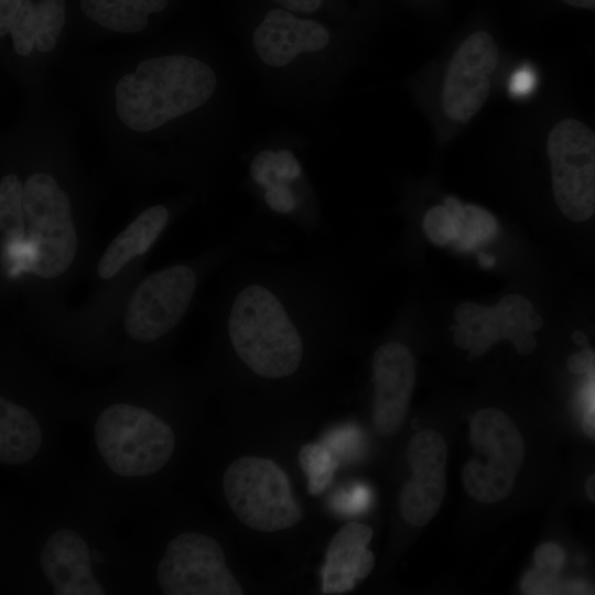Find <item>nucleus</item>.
<instances>
[{
	"instance_id": "obj_1",
	"label": "nucleus",
	"mask_w": 595,
	"mask_h": 595,
	"mask_svg": "<svg viewBox=\"0 0 595 595\" xmlns=\"http://www.w3.org/2000/svg\"><path fill=\"white\" fill-rule=\"evenodd\" d=\"M216 86L214 71L198 58L151 57L116 85L117 115L128 128L148 132L205 105Z\"/></svg>"
},
{
	"instance_id": "obj_2",
	"label": "nucleus",
	"mask_w": 595,
	"mask_h": 595,
	"mask_svg": "<svg viewBox=\"0 0 595 595\" xmlns=\"http://www.w3.org/2000/svg\"><path fill=\"white\" fill-rule=\"evenodd\" d=\"M298 326L281 298L262 284L238 292L227 322L237 356L267 379L286 378L299 369L304 344Z\"/></svg>"
},
{
	"instance_id": "obj_3",
	"label": "nucleus",
	"mask_w": 595,
	"mask_h": 595,
	"mask_svg": "<svg viewBox=\"0 0 595 595\" xmlns=\"http://www.w3.org/2000/svg\"><path fill=\"white\" fill-rule=\"evenodd\" d=\"M22 206L26 228L21 270L43 279L62 275L77 251L67 195L51 175L34 173L23 184Z\"/></svg>"
},
{
	"instance_id": "obj_4",
	"label": "nucleus",
	"mask_w": 595,
	"mask_h": 595,
	"mask_svg": "<svg viewBox=\"0 0 595 595\" xmlns=\"http://www.w3.org/2000/svg\"><path fill=\"white\" fill-rule=\"evenodd\" d=\"M97 450L112 473L122 477L150 476L171 459L175 436L171 426L148 409L113 403L96 420Z\"/></svg>"
},
{
	"instance_id": "obj_5",
	"label": "nucleus",
	"mask_w": 595,
	"mask_h": 595,
	"mask_svg": "<svg viewBox=\"0 0 595 595\" xmlns=\"http://www.w3.org/2000/svg\"><path fill=\"white\" fill-rule=\"evenodd\" d=\"M223 488L234 515L250 529L280 531L303 518L288 475L270 458L242 456L235 459L225 470Z\"/></svg>"
},
{
	"instance_id": "obj_6",
	"label": "nucleus",
	"mask_w": 595,
	"mask_h": 595,
	"mask_svg": "<svg viewBox=\"0 0 595 595\" xmlns=\"http://www.w3.org/2000/svg\"><path fill=\"white\" fill-rule=\"evenodd\" d=\"M469 440L476 455L462 469L463 486L479 502H498L512 490L523 463L522 435L504 411L484 408L470 418Z\"/></svg>"
},
{
	"instance_id": "obj_7",
	"label": "nucleus",
	"mask_w": 595,
	"mask_h": 595,
	"mask_svg": "<svg viewBox=\"0 0 595 595\" xmlns=\"http://www.w3.org/2000/svg\"><path fill=\"white\" fill-rule=\"evenodd\" d=\"M556 206L569 219L595 215V133L582 121L560 120L547 139Z\"/></svg>"
},
{
	"instance_id": "obj_8",
	"label": "nucleus",
	"mask_w": 595,
	"mask_h": 595,
	"mask_svg": "<svg viewBox=\"0 0 595 595\" xmlns=\"http://www.w3.org/2000/svg\"><path fill=\"white\" fill-rule=\"evenodd\" d=\"M164 595H242L244 589L226 564L214 538L183 532L172 539L156 567Z\"/></svg>"
},
{
	"instance_id": "obj_9",
	"label": "nucleus",
	"mask_w": 595,
	"mask_h": 595,
	"mask_svg": "<svg viewBox=\"0 0 595 595\" xmlns=\"http://www.w3.org/2000/svg\"><path fill=\"white\" fill-rule=\"evenodd\" d=\"M196 282L194 271L185 264L148 275L127 304L128 336L136 342L151 343L171 331L190 306Z\"/></svg>"
},
{
	"instance_id": "obj_10",
	"label": "nucleus",
	"mask_w": 595,
	"mask_h": 595,
	"mask_svg": "<svg viewBox=\"0 0 595 595\" xmlns=\"http://www.w3.org/2000/svg\"><path fill=\"white\" fill-rule=\"evenodd\" d=\"M499 62V50L494 37L477 31L456 48L445 72L441 104L445 116L465 122L485 104L491 76Z\"/></svg>"
},
{
	"instance_id": "obj_11",
	"label": "nucleus",
	"mask_w": 595,
	"mask_h": 595,
	"mask_svg": "<svg viewBox=\"0 0 595 595\" xmlns=\"http://www.w3.org/2000/svg\"><path fill=\"white\" fill-rule=\"evenodd\" d=\"M333 32L321 21L281 7L270 9L252 32L259 61L271 69H285L306 56L326 52Z\"/></svg>"
},
{
	"instance_id": "obj_12",
	"label": "nucleus",
	"mask_w": 595,
	"mask_h": 595,
	"mask_svg": "<svg viewBox=\"0 0 595 595\" xmlns=\"http://www.w3.org/2000/svg\"><path fill=\"white\" fill-rule=\"evenodd\" d=\"M407 459L411 477L400 493V512L407 523L423 527L437 513L445 495L444 437L434 430L416 432L408 444Z\"/></svg>"
},
{
	"instance_id": "obj_13",
	"label": "nucleus",
	"mask_w": 595,
	"mask_h": 595,
	"mask_svg": "<svg viewBox=\"0 0 595 595\" xmlns=\"http://www.w3.org/2000/svg\"><path fill=\"white\" fill-rule=\"evenodd\" d=\"M371 371L374 428L379 435L391 436L404 421L414 388L413 355L401 343H385L372 356Z\"/></svg>"
},
{
	"instance_id": "obj_14",
	"label": "nucleus",
	"mask_w": 595,
	"mask_h": 595,
	"mask_svg": "<svg viewBox=\"0 0 595 595\" xmlns=\"http://www.w3.org/2000/svg\"><path fill=\"white\" fill-rule=\"evenodd\" d=\"M40 564L56 595L106 594L93 574L87 543L72 529H61L48 537Z\"/></svg>"
},
{
	"instance_id": "obj_15",
	"label": "nucleus",
	"mask_w": 595,
	"mask_h": 595,
	"mask_svg": "<svg viewBox=\"0 0 595 595\" xmlns=\"http://www.w3.org/2000/svg\"><path fill=\"white\" fill-rule=\"evenodd\" d=\"M372 529L360 522L344 524L331 539L321 572L324 594L353 591L371 573L375 555L368 549Z\"/></svg>"
},
{
	"instance_id": "obj_16",
	"label": "nucleus",
	"mask_w": 595,
	"mask_h": 595,
	"mask_svg": "<svg viewBox=\"0 0 595 595\" xmlns=\"http://www.w3.org/2000/svg\"><path fill=\"white\" fill-rule=\"evenodd\" d=\"M303 174L301 162L286 148L263 149L250 163L252 181L262 187L263 199L274 213L288 215L295 210L298 198L292 184Z\"/></svg>"
},
{
	"instance_id": "obj_17",
	"label": "nucleus",
	"mask_w": 595,
	"mask_h": 595,
	"mask_svg": "<svg viewBox=\"0 0 595 595\" xmlns=\"http://www.w3.org/2000/svg\"><path fill=\"white\" fill-rule=\"evenodd\" d=\"M167 219L169 212L163 205L142 212L107 247L97 267L99 278L111 279L130 260L145 253L164 229Z\"/></svg>"
},
{
	"instance_id": "obj_18",
	"label": "nucleus",
	"mask_w": 595,
	"mask_h": 595,
	"mask_svg": "<svg viewBox=\"0 0 595 595\" xmlns=\"http://www.w3.org/2000/svg\"><path fill=\"white\" fill-rule=\"evenodd\" d=\"M42 445V431L24 407L0 399V462L13 466L31 461Z\"/></svg>"
},
{
	"instance_id": "obj_19",
	"label": "nucleus",
	"mask_w": 595,
	"mask_h": 595,
	"mask_svg": "<svg viewBox=\"0 0 595 595\" xmlns=\"http://www.w3.org/2000/svg\"><path fill=\"white\" fill-rule=\"evenodd\" d=\"M169 0H80L83 13L99 25L119 33L142 31L151 13L162 11Z\"/></svg>"
},
{
	"instance_id": "obj_20",
	"label": "nucleus",
	"mask_w": 595,
	"mask_h": 595,
	"mask_svg": "<svg viewBox=\"0 0 595 595\" xmlns=\"http://www.w3.org/2000/svg\"><path fill=\"white\" fill-rule=\"evenodd\" d=\"M23 185L14 174L2 177L0 184V230L2 259L13 273L21 271V255L25 226L22 206Z\"/></svg>"
},
{
	"instance_id": "obj_21",
	"label": "nucleus",
	"mask_w": 595,
	"mask_h": 595,
	"mask_svg": "<svg viewBox=\"0 0 595 595\" xmlns=\"http://www.w3.org/2000/svg\"><path fill=\"white\" fill-rule=\"evenodd\" d=\"M499 338L510 340L521 354L536 348L533 333L543 325L542 318L524 296L509 294L493 307Z\"/></svg>"
},
{
	"instance_id": "obj_22",
	"label": "nucleus",
	"mask_w": 595,
	"mask_h": 595,
	"mask_svg": "<svg viewBox=\"0 0 595 595\" xmlns=\"http://www.w3.org/2000/svg\"><path fill=\"white\" fill-rule=\"evenodd\" d=\"M454 317L455 344L472 355H482L500 340L493 307L465 302L455 309Z\"/></svg>"
},
{
	"instance_id": "obj_23",
	"label": "nucleus",
	"mask_w": 595,
	"mask_h": 595,
	"mask_svg": "<svg viewBox=\"0 0 595 595\" xmlns=\"http://www.w3.org/2000/svg\"><path fill=\"white\" fill-rule=\"evenodd\" d=\"M299 463L307 477V491L317 496L331 485L339 459L323 444L307 443L299 451Z\"/></svg>"
},
{
	"instance_id": "obj_24",
	"label": "nucleus",
	"mask_w": 595,
	"mask_h": 595,
	"mask_svg": "<svg viewBox=\"0 0 595 595\" xmlns=\"http://www.w3.org/2000/svg\"><path fill=\"white\" fill-rule=\"evenodd\" d=\"M497 230L498 223L493 214L477 205L466 204L454 244L463 250H470L491 240Z\"/></svg>"
},
{
	"instance_id": "obj_25",
	"label": "nucleus",
	"mask_w": 595,
	"mask_h": 595,
	"mask_svg": "<svg viewBox=\"0 0 595 595\" xmlns=\"http://www.w3.org/2000/svg\"><path fill=\"white\" fill-rule=\"evenodd\" d=\"M64 0H41L35 4V48L48 52L54 48L65 23Z\"/></svg>"
},
{
	"instance_id": "obj_26",
	"label": "nucleus",
	"mask_w": 595,
	"mask_h": 595,
	"mask_svg": "<svg viewBox=\"0 0 595 595\" xmlns=\"http://www.w3.org/2000/svg\"><path fill=\"white\" fill-rule=\"evenodd\" d=\"M458 228V221L444 205L431 207L422 219V229L426 238L436 246L454 244Z\"/></svg>"
},
{
	"instance_id": "obj_27",
	"label": "nucleus",
	"mask_w": 595,
	"mask_h": 595,
	"mask_svg": "<svg viewBox=\"0 0 595 595\" xmlns=\"http://www.w3.org/2000/svg\"><path fill=\"white\" fill-rule=\"evenodd\" d=\"M34 15L35 4L23 0L10 29L13 48L19 55L26 56L35 47Z\"/></svg>"
},
{
	"instance_id": "obj_28",
	"label": "nucleus",
	"mask_w": 595,
	"mask_h": 595,
	"mask_svg": "<svg viewBox=\"0 0 595 595\" xmlns=\"http://www.w3.org/2000/svg\"><path fill=\"white\" fill-rule=\"evenodd\" d=\"M534 563V569L538 572L549 577L558 578L564 563L563 549L552 542L544 543L536 550Z\"/></svg>"
},
{
	"instance_id": "obj_29",
	"label": "nucleus",
	"mask_w": 595,
	"mask_h": 595,
	"mask_svg": "<svg viewBox=\"0 0 595 595\" xmlns=\"http://www.w3.org/2000/svg\"><path fill=\"white\" fill-rule=\"evenodd\" d=\"M370 491L367 486L357 484L346 491L338 493L333 501L336 510L346 515H356L367 509Z\"/></svg>"
},
{
	"instance_id": "obj_30",
	"label": "nucleus",
	"mask_w": 595,
	"mask_h": 595,
	"mask_svg": "<svg viewBox=\"0 0 595 595\" xmlns=\"http://www.w3.org/2000/svg\"><path fill=\"white\" fill-rule=\"evenodd\" d=\"M326 446L333 448L336 454L349 455L350 452H355L359 443V433L356 429L346 426L333 431L327 436Z\"/></svg>"
},
{
	"instance_id": "obj_31",
	"label": "nucleus",
	"mask_w": 595,
	"mask_h": 595,
	"mask_svg": "<svg viewBox=\"0 0 595 595\" xmlns=\"http://www.w3.org/2000/svg\"><path fill=\"white\" fill-rule=\"evenodd\" d=\"M560 582L541 574L536 569L528 572L522 581V591L526 594H558Z\"/></svg>"
},
{
	"instance_id": "obj_32",
	"label": "nucleus",
	"mask_w": 595,
	"mask_h": 595,
	"mask_svg": "<svg viewBox=\"0 0 595 595\" xmlns=\"http://www.w3.org/2000/svg\"><path fill=\"white\" fill-rule=\"evenodd\" d=\"M569 370L576 375H586L595 380V351L588 347L573 354L567 359Z\"/></svg>"
},
{
	"instance_id": "obj_33",
	"label": "nucleus",
	"mask_w": 595,
	"mask_h": 595,
	"mask_svg": "<svg viewBox=\"0 0 595 595\" xmlns=\"http://www.w3.org/2000/svg\"><path fill=\"white\" fill-rule=\"evenodd\" d=\"M536 77L530 67H521L516 71L509 83V90L513 96H524L531 91Z\"/></svg>"
},
{
	"instance_id": "obj_34",
	"label": "nucleus",
	"mask_w": 595,
	"mask_h": 595,
	"mask_svg": "<svg viewBox=\"0 0 595 595\" xmlns=\"http://www.w3.org/2000/svg\"><path fill=\"white\" fill-rule=\"evenodd\" d=\"M277 7H281L294 13L309 15L317 12L324 3V0H270Z\"/></svg>"
},
{
	"instance_id": "obj_35",
	"label": "nucleus",
	"mask_w": 595,
	"mask_h": 595,
	"mask_svg": "<svg viewBox=\"0 0 595 595\" xmlns=\"http://www.w3.org/2000/svg\"><path fill=\"white\" fill-rule=\"evenodd\" d=\"M23 0H0V35L10 32L13 19L22 6Z\"/></svg>"
},
{
	"instance_id": "obj_36",
	"label": "nucleus",
	"mask_w": 595,
	"mask_h": 595,
	"mask_svg": "<svg viewBox=\"0 0 595 595\" xmlns=\"http://www.w3.org/2000/svg\"><path fill=\"white\" fill-rule=\"evenodd\" d=\"M595 588L583 581H571L566 583H560L558 594H593Z\"/></svg>"
},
{
	"instance_id": "obj_37",
	"label": "nucleus",
	"mask_w": 595,
	"mask_h": 595,
	"mask_svg": "<svg viewBox=\"0 0 595 595\" xmlns=\"http://www.w3.org/2000/svg\"><path fill=\"white\" fill-rule=\"evenodd\" d=\"M582 430L587 437L595 440V402L589 405L583 416Z\"/></svg>"
},
{
	"instance_id": "obj_38",
	"label": "nucleus",
	"mask_w": 595,
	"mask_h": 595,
	"mask_svg": "<svg viewBox=\"0 0 595 595\" xmlns=\"http://www.w3.org/2000/svg\"><path fill=\"white\" fill-rule=\"evenodd\" d=\"M584 489L587 498L595 505V472L586 478Z\"/></svg>"
},
{
	"instance_id": "obj_39",
	"label": "nucleus",
	"mask_w": 595,
	"mask_h": 595,
	"mask_svg": "<svg viewBox=\"0 0 595 595\" xmlns=\"http://www.w3.org/2000/svg\"><path fill=\"white\" fill-rule=\"evenodd\" d=\"M569 6L580 9H595V0H562Z\"/></svg>"
},
{
	"instance_id": "obj_40",
	"label": "nucleus",
	"mask_w": 595,
	"mask_h": 595,
	"mask_svg": "<svg viewBox=\"0 0 595 595\" xmlns=\"http://www.w3.org/2000/svg\"><path fill=\"white\" fill-rule=\"evenodd\" d=\"M494 258L488 255H479L478 262L483 268H490L494 264Z\"/></svg>"
}]
</instances>
